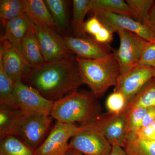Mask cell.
I'll use <instances>...</instances> for the list:
<instances>
[{"mask_svg":"<svg viewBox=\"0 0 155 155\" xmlns=\"http://www.w3.org/2000/svg\"><path fill=\"white\" fill-rule=\"evenodd\" d=\"M25 78L43 96L54 102L83 84L74 54L60 61L45 62L31 69Z\"/></svg>","mask_w":155,"mask_h":155,"instance_id":"1","label":"cell"},{"mask_svg":"<svg viewBox=\"0 0 155 155\" xmlns=\"http://www.w3.org/2000/svg\"><path fill=\"white\" fill-rule=\"evenodd\" d=\"M97 99L92 92L77 90L54 102L51 116L63 123L88 124L101 115Z\"/></svg>","mask_w":155,"mask_h":155,"instance_id":"2","label":"cell"},{"mask_svg":"<svg viewBox=\"0 0 155 155\" xmlns=\"http://www.w3.org/2000/svg\"><path fill=\"white\" fill-rule=\"evenodd\" d=\"M76 58L82 84L90 88L97 99L101 97L110 87L116 85L120 69L114 52L100 60Z\"/></svg>","mask_w":155,"mask_h":155,"instance_id":"3","label":"cell"},{"mask_svg":"<svg viewBox=\"0 0 155 155\" xmlns=\"http://www.w3.org/2000/svg\"><path fill=\"white\" fill-rule=\"evenodd\" d=\"M117 33L120 45L114 52L119 64L120 75H122L138 66L142 54L149 41L128 31L120 30Z\"/></svg>","mask_w":155,"mask_h":155,"instance_id":"4","label":"cell"},{"mask_svg":"<svg viewBox=\"0 0 155 155\" xmlns=\"http://www.w3.org/2000/svg\"><path fill=\"white\" fill-rule=\"evenodd\" d=\"M82 125L98 131L112 145H117L123 147L129 133L125 110L119 114H101L93 122Z\"/></svg>","mask_w":155,"mask_h":155,"instance_id":"5","label":"cell"},{"mask_svg":"<svg viewBox=\"0 0 155 155\" xmlns=\"http://www.w3.org/2000/svg\"><path fill=\"white\" fill-rule=\"evenodd\" d=\"M85 129L75 123L56 121L46 138L35 150V155H65L69 150V140Z\"/></svg>","mask_w":155,"mask_h":155,"instance_id":"6","label":"cell"},{"mask_svg":"<svg viewBox=\"0 0 155 155\" xmlns=\"http://www.w3.org/2000/svg\"><path fill=\"white\" fill-rule=\"evenodd\" d=\"M14 94L19 109L26 115L51 116L54 101L47 99L22 80L14 83Z\"/></svg>","mask_w":155,"mask_h":155,"instance_id":"7","label":"cell"},{"mask_svg":"<svg viewBox=\"0 0 155 155\" xmlns=\"http://www.w3.org/2000/svg\"><path fill=\"white\" fill-rule=\"evenodd\" d=\"M35 31L45 62L60 61L72 54L61 34L34 24Z\"/></svg>","mask_w":155,"mask_h":155,"instance_id":"8","label":"cell"},{"mask_svg":"<svg viewBox=\"0 0 155 155\" xmlns=\"http://www.w3.org/2000/svg\"><path fill=\"white\" fill-rule=\"evenodd\" d=\"M54 120L51 116L26 115L17 136L35 150L50 133Z\"/></svg>","mask_w":155,"mask_h":155,"instance_id":"9","label":"cell"},{"mask_svg":"<svg viewBox=\"0 0 155 155\" xmlns=\"http://www.w3.org/2000/svg\"><path fill=\"white\" fill-rule=\"evenodd\" d=\"M69 49L76 57L88 60H100L107 58L114 52L110 45L97 41L93 37L63 35Z\"/></svg>","mask_w":155,"mask_h":155,"instance_id":"10","label":"cell"},{"mask_svg":"<svg viewBox=\"0 0 155 155\" xmlns=\"http://www.w3.org/2000/svg\"><path fill=\"white\" fill-rule=\"evenodd\" d=\"M82 126L85 129L72 137L69 149L75 150L84 155L109 154L112 145L105 137L97 130Z\"/></svg>","mask_w":155,"mask_h":155,"instance_id":"11","label":"cell"},{"mask_svg":"<svg viewBox=\"0 0 155 155\" xmlns=\"http://www.w3.org/2000/svg\"><path fill=\"white\" fill-rule=\"evenodd\" d=\"M104 26L113 33L120 30L128 31L136 34L148 41H155L148 28L137 20L127 15L103 11H92Z\"/></svg>","mask_w":155,"mask_h":155,"instance_id":"12","label":"cell"},{"mask_svg":"<svg viewBox=\"0 0 155 155\" xmlns=\"http://www.w3.org/2000/svg\"><path fill=\"white\" fill-rule=\"evenodd\" d=\"M154 78V69L138 66L118 77L114 91L124 95L127 103Z\"/></svg>","mask_w":155,"mask_h":155,"instance_id":"13","label":"cell"},{"mask_svg":"<svg viewBox=\"0 0 155 155\" xmlns=\"http://www.w3.org/2000/svg\"><path fill=\"white\" fill-rule=\"evenodd\" d=\"M0 65L14 83L26 77L31 70L10 43L1 38Z\"/></svg>","mask_w":155,"mask_h":155,"instance_id":"14","label":"cell"},{"mask_svg":"<svg viewBox=\"0 0 155 155\" xmlns=\"http://www.w3.org/2000/svg\"><path fill=\"white\" fill-rule=\"evenodd\" d=\"M31 22L25 12L3 26L4 32L1 37V38L5 39L10 43L25 64L22 53V43Z\"/></svg>","mask_w":155,"mask_h":155,"instance_id":"15","label":"cell"},{"mask_svg":"<svg viewBox=\"0 0 155 155\" xmlns=\"http://www.w3.org/2000/svg\"><path fill=\"white\" fill-rule=\"evenodd\" d=\"M22 50L26 64L31 69L36 68L45 63L32 22L23 38Z\"/></svg>","mask_w":155,"mask_h":155,"instance_id":"16","label":"cell"},{"mask_svg":"<svg viewBox=\"0 0 155 155\" xmlns=\"http://www.w3.org/2000/svg\"><path fill=\"white\" fill-rule=\"evenodd\" d=\"M26 13L34 24L60 33L44 1L26 0Z\"/></svg>","mask_w":155,"mask_h":155,"instance_id":"17","label":"cell"},{"mask_svg":"<svg viewBox=\"0 0 155 155\" xmlns=\"http://www.w3.org/2000/svg\"><path fill=\"white\" fill-rule=\"evenodd\" d=\"M26 114L20 110H15L0 104V136H17L19 127Z\"/></svg>","mask_w":155,"mask_h":155,"instance_id":"18","label":"cell"},{"mask_svg":"<svg viewBox=\"0 0 155 155\" xmlns=\"http://www.w3.org/2000/svg\"><path fill=\"white\" fill-rule=\"evenodd\" d=\"M48 9L59 30L63 35L69 36L68 2L65 0H45Z\"/></svg>","mask_w":155,"mask_h":155,"instance_id":"19","label":"cell"},{"mask_svg":"<svg viewBox=\"0 0 155 155\" xmlns=\"http://www.w3.org/2000/svg\"><path fill=\"white\" fill-rule=\"evenodd\" d=\"M92 0L72 1V19L71 24L73 36L86 37L88 35L84 29V19L91 11Z\"/></svg>","mask_w":155,"mask_h":155,"instance_id":"20","label":"cell"},{"mask_svg":"<svg viewBox=\"0 0 155 155\" xmlns=\"http://www.w3.org/2000/svg\"><path fill=\"white\" fill-rule=\"evenodd\" d=\"M0 136V155H35V150L18 137L13 135Z\"/></svg>","mask_w":155,"mask_h":155,"instance_id":"21","label":"cell"},{"mask_svg":"<svg viewBox=\"0 0 155 155\" xmlns=\"http://www.w3.org/2000/svg\"><path fill=\"white\" fill-rule=\"evenodd\" d=\"M94 11L127 15L137 20L135 12L124 0H92L91 11Z\"/></svg>","mask_w":155,"mask_h":155,"instance_id":"22","label":"cell"},{"mask_svg":"<svg viewBox=\"0 0 155 155\" xmlns=\"http://www.w3.org/2000/svg\"><path fill=\"white\" fill-rule=\"evenodd\" d=\"M123 148L128 155H155V140L142 139L129 133Z\"/></svg>","mask_w":155,"mask_h":155,"instance_id":"23","label":"cell"},{"mask_svg":"<svg viewBox=\"0 0 155 155\" xmlns=\"http://www.w3.org/2000/svg\"><path fill=\"white\" fill-rule=\"evenodd\" d=\"M26 11V0L0 1V19L3 26Z\"/></svg>","mask_w":155,"mask_h":155,"instance_id":"24","label":"cell"},{"mask_svg":"<svg viewBox=\"0 0 155 155\" xmlns=\"http://www.w3.org/2000/svg\"><path fill=\"white\" fill-rule=\"evenodd\" d=\"M14 83L0 65V104L20 110L14 94Z\"/></svg>","mask_w":155,"mask_h":155,"instance_id":"25","label":"cell"},{"mask_svg":"<svg viewBox=\"0 0 155 155\" xmlns=\"http://www.w3.org/2000/svg\"><path fill=\"white\" fill-rule=\"evenodd\" d=\"M149 109L155 107V78H153L132 99L130 100L125 109L133 107Z\"/></svg>","mask_w":155,"mask_h":155,"instance_id":"26","label":"cell"},{"mask_svg":"<svg viewBox=\"0 0 155 155\" xmlns=\"http://www.w3.org/2000/svg\"><path fill=\"white\" fill-rule=\"evenodd\" d=\"M147 109L139 107L125 109L127 113L129 133L136 134L141 129L143 118Z\"/></svg>","mask_w":155,"mask_h":155,"instance_id":"27","label":"cell"},{"mask_svg":"<svg viewBox=\"0 0 155 155\" xmlns=\"http://www.w3.org/2000/svg\"><path fill=\"white\" fill-rule=\"evenodd\" d=\"M126 2L135 12L137 17V21L144 24L155 1L126 0Z\"/></svg>","mask_w":155,"mask_h":155,"instance_id":"28","label":"cell"},{"mask_svg":"<svg viewBox=\"0 0 155 155\" xmlns=\"http://www.w3.org/2000/svg\"><path fill=\"white\" fill-rule=\"evenodd\" d=\"M126 98L122 93L114 91L109 95L106 100V106L108 113L119 114L125 110L127 105Z\"/></svg>","mask_w":155,"mask_h":155,"instance_id":"29","label":"cell"},{"mask_svg":"<svg viewBox=\"0 0 155 155\" xmlns=\"http://www.w3.org/2000/svg\"><path fill=\"white\" fill-rule=\"evenodd\" d=\"M138 65L155 68V41L149 42L142 54Z\"/></svg>","mask_w":155,"mask_h":155,"instance_id":"30","label":"cell"},{"mask_svg":"<svg viewBox=\"0 0 155 155\" xmlns=\"http://www.w3.org/2000/svg\"><path fill=\"white\" fill-rule=\"evenodd\" d=\"M103 24L94 14L92 17L87 19L84 24V29L87 34L94 37L103 27Z\"/></svg>","mask_w":155,"mask_h":155,"instance_id":"31","label":"cell"},{"mask_svg":"<svg viewBox=\"0 0 155 155\" xmlns=\"http://www.w3.org/2000/svg\"><path fill=\"white\" fill-rule=\"evenodd\" d=\"M114 34L107 28L103 26L101 29L93 38L97 41L101 43L110 45L113 40Z\"/></svg>","mask_w":155,"mask_h":155,"instance_id":"32","label":"cell"},{"mask_svg":"<svg viewBox=\"0 0 155 155\" xmlns=\"http://www.w3.org/2000/svg\"><path fill=\"white\" fill-rule=\"evenodd\" d=\"M155 133V121L149 125L142 127L135 134L139 138L144 140H152Z\"/></svg>","mask_w":155,"mask_h":155,"instance_id":"33","label":"cell"},{"mask_svg":"<svg viewBox=\"0 0 155 155\" xmlns=\"http://www.w3.org/2000/svg\"><path fill=\"white\" fill-rule=\"evenodd\" d=\"M144 25L148 28L154 38L155 39V1L150 11Z\"/></svg>","mask_w":155,"mask_h":155,"instance_id":"34","label":"cell"},{"mask_svg":"<svg viewBox=\"0 0 155 155\" xmlns=\"http://www.w3.org/2000/svg\"><path fill=\"white\" fill-rule=\"evenodd\" d=\"M155 121V107L149 108L145 115L143 121L142 127L149 125Z\"/></svg>","mask_w":155,"mask_h":155,"instance_id":"35","label":"cell"},{"mask_svg":"<svg viewBox=\"0 0 155 155\" xmlns=\"http://www.w3.org/2000/svg\"><path fill=\"white\" fill-rule=\"evenodd\" d=\"M108 155H128L123 147L117 145H113Z\"/></svg>","mask_w":155,"mask_h":155,"instance_id":"36","label":"cell"},{"mask_svg":"<svg viewBox=\"0 0 155 155\" xmlns=\"http://www.w3.org/2000/svg\"><path fill=\"white\" fill-rule=\"evenodd\" d=\"M65 155H84L75 150L69 149Z\"/></svg>","mask_w":155,"mask_h":155,"instance_id":"37","label":"cell"},{"mask_svg":"<svg viewBox=\"0 0 155 155\" xmlns=\"http://www.w3.org/2000/svg\"><path fill=\"white\" fill-rule=\"evenodd\" d=\"M152 140H155V133L154 134L153 136Z\"/></svg>","mask_w":155,"mask_h":155,"instance_id":"38","label":"cell"},{"mask_svg":"<svg viewBox=\"0 0 155 155\" xmlns=\"http://www.w3.org/2000/svg\"><path fill=\"white\" fill-rule=\"evenodd\" d=\"M154 78H155V68H154Z\"/></svg>","mask_w":155,"mask_h":155,"instance_id":"39","label":"cell"}]
</instances>
